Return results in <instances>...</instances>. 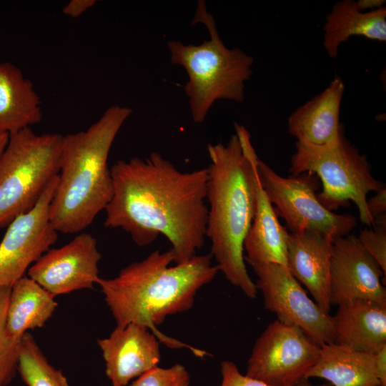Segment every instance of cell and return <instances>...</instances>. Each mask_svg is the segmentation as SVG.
I'll return each instance as SVG.
<instances>
[{
  "label": "cell",
  "mask_w": 386,
  "mask_h": 386,
  "mask_svg": "<svg viewBox=\"0 0 386 386\" xmlns=\"http://www.w3.org/2000/svg\"><path fill=\"white\" fill-rule=\"evenodd\" d=\"M110 170L106 227L124 230L141 247L164 236L176 264L197 255L206 238L207 168L182 172L152 152L144 159L119 160Z\"/></svg>",
  "instance_id": "6da1fadb"
},
{
  "label": "cell",
  "mask_w": 386,
  "mask_h": 386,
  "mask_svg": "<svg viewBox=\"0 0 386 386\" xmlns=\"http://www.w3.org/2000/svg\"><path fill=\"white\" fill-rule=\"evenodd\" d=\"M234 125L235 134L226 144L207 145L206 237L211 242L210 254L227 280L254 299L258 290L246 268L244 243L255 212L258 156L247 129Z\"/></svg>",
  "instance_id": "7a4b0ae2"
},
{
  "label": "cell",
  "mask_w": 386,
  "mask_h": 386,
  "mask_svg": "<svg viewBox=\"0 0 386 386\" xmlns=\"http://www.w3.org/2000/svg\"><path fill=\"white\" fill-rule=\"evenodd\" d=\"M212 259L210 254H197L186 262L170 266L174 262L172 249L156 250L124 267L115 277H100L96 284L117 326L140 325L168 346L187 347L202 357L204 351L165 336L157 326L168 316L192 307L198 291L219 272Z\"/></svg>",
  "instance_id": "3957f363"
},
{
  "label": "cell",
  "mask_w": 386,
  "mask_h": 386,
  "mask_svg": "<svg viewBox=\"0 0 386 386\" xmlns=\"http://www.w3.org/2000/svg\"><path fill=\"white\" fill-rule=\"evenodd\" d=\"M132 113L128 107L112 105L86 130L63 136L58 184L49 208L58 232H81L110 202L109 154Z\"/></svg>",
  "instance_id": "277c9868"
},
{
  "label": "cell",
  "mask_w": 386,
  "mask_h": 386,
  "mask_svg": "<svg viewBox=\"0 0 386 386\" xmlns=\"http://www.w3.org/2000/svg\"><path fill=\"white\" fill-rule=\"evenodd\" d=\"M203 24L210 39L199 45L172 40L167 43L170 61L188 76L184 91L194 123H202L218 100L237 103L244 99V83L252 74L253 58L239 48H227L220 39L205 2H198L192 24Z\"/></svg>",
  "instance_id": "5b68a950"
},
{
  "label": "cell",
  "mask_w": 386,
  "mask_h": 386,
  "mask_svg": "<svg viewBox=\"0 0 386 386\" xmlns=\"http://www.w3.org/2000/svg\"><path fill=\"white\" fill-rule=\"evenodd\" d=\"M62 141L31 127L9 135L0 156V228L31 209L59 175Z\"/></svg>",
  "instance_id": "8992f818"
},
{
  "label": "cell",
  "mask_w": 386,
  "mask_h": 386,
  "mask_svg": "<svg viewBox=\"0 0 386 386\" xmlns=\"http://www.w3.org/2000/svg\"><path fill=\"white\" fill-rule=\"evenodd\" d=\"M295 149L290 173L316 175L322 184V191L317 197L325 208L332 212L348 206L351 201L358 209L360 221L372 227L374 220L367 208V196L385 186L373 177L367 157L344 133L335 144L316 147L296 142Z\"/></svg>",
  "instance_id": "52a82bcc"
},
{
  "label": "cell",
  "mask_w": 386,
  "mask_h": 386,
  "mask_svg": "<svg viewBox=\"0 0 386 386\" xmlns=\"http://www.w3.org/2000/svg\"><path fill=\"white\" fill-rule=\"evenodd\" d=\"M257 167L262 187L291 233L312 231L335 239L349 234L355 227V217L336 214L320 202L316 175L302 173L283 177L259 157Z\"/></svg>",
  "instance_id": "ba28073f"
},
{
  "label": "cell",
  "mask_w": 386,
  "mask_h": 386,
  "mask_svg": "<svg viewBox=\"0 0 386 386\" xmlns=\"http://www.w3.org/2000/svg\"><path fill=\"white\" fill-rule=\"evenodd\" d=\"M320 346L300 328L276 320L257 339L246 375L270 386H295L317 360Z\"/></svg>",
  "instance_id": "9c48e42d"
},
{
  "label": "cell",
  "mask_w": 386,
  "mask_h": 386,
  "mask_svg": "<svg viewBox=\"0 0 386 386\" xmlns=\"http://www.w3.org/2000/svg\"><path fill=\"white\" fill-rule=\"evenodd\" d=\"M252 268L264 308L277 320L300 328L319 346L334 342L332 316L307 295L287 267L269 263Z\"/></svg>",
  "instance_id": "30bf717a"
},
{
  "label": "cell",
  "mask_w": 386,
  "mask_h": 386,
  "mask_svg": "<svg viewBox=\"0 0 386 386\" xmlns=\"http://www.w3.org/2000/svg\"><path fill=\"white\" fill-rule=\"evenodd\" d=\"M58 176L31 209L8 225L0 242V287H11L56 242L58 232L51 222L49 208Z\"/></svg>",
  "instance_id": "8fae6325"
},
{
  "label": "cell",
  "mask_w": 386,
  "mask_h": 386,
  "mask_svg": "<svg viewBox=\"0 0 386 386\" xmlns=\"http://www.w3.org/2000/svg\"><path fill=\"white\" fill-rule=\"evenodd\" d=\"M381 267L357 236L350 234L334 239L330 276L331 305L366 300L386 305V290Z\"/></svg>",
  "instance_id": "7c38bea8"
},
{
  "label": "cell",
  "mask_w": 386,
  "mask_h": 386,
  "mask_svg": "<svg viewBox=\"0 0 386 386\" xmlns=\"http://www.w3.org/2000/svg\"><path fill=\"white\" fill-rule=\"evenodd\" d=\"M100 259L96 239L80 232L64 246L46 252L29 268L27 276L54 297L92 289L100 278Z\"/></svg>",
  "instance_id": "4fadbf2b"
},
{
  "label": "cell",
  "mask_w": 386,
  "mask_h": 386,
  "mask_svg": "<svg viewBox=\"0 0 386 386\" xmlns=\"http://www.w3.org/2000/svg\"><path fill=\"white\" fill-rule=\"evenodd\" d=\"M97 344L105 362V373L112 386H126L161 360L159 342L149 329L136 324L116 326Z\"/></svg>",
  "instance_id": "5bb4252c"
},
{
  "label": "cell",
  "mask_w": 386,
  "mask_h": 386,
  "mask_svg": "<svg viewBox=\"0 0 386 386\" xmlns=\"http://www.w3.org/2000/svg\"><path fill=\"white\" fill-rule=\"evenodd\" d=\"M334 239L312 231L289 233L287 268L325 311L331 308L330 276Z\"/></svg>",
  "instance_id": "9a60e30c"
},
{
  "label": "cell",
  "mask_w": 386,
  "mask_h": 386,
  "mask_svg": "<svg viewBox=\"0 0 386 386\" xmlns=\"http://www.w3.org/2000/svg\"><path fill=\"white\" fill-rule=\"evenodd\" d=\"M345 83L336 76L320 94L295 110L287 128L297 142L323 147L335 144L344 133L340 122Z\"/></svg>",
  "instance_id": "2e32d148"
},
{
  "label": "cell",
  "mask_w": 386,
  "mask_h": 386,
  "mask_svg": "<svg viewBox=\"0 0 386 386\" xmlns=\"http://www.w3.org/2000/svg\"><path fill=\"white\" fill-rule=\"evenodd\" d=\"M337 307L333 343L370 353L386 345V305L355 300Z\"/></svg>",
  "instance_id": "e0dca14e"
},
{
  "label": "cell",
  "mask_w": 386,
  "mask_h": 386,
  "mask_svg": "<svg viewBox=\"0 0 386 386\" xmlns=\"http://www.w3.org/2000/svg\"><path fill=\"white\" fill-rule=\"evenodd\" d=\"M289 233L262 186L256 171V207L253 222L244 240L246 260L252 267L275 263L287 267Z\"/></svg>",
  "instance_id": "ac0fdd59"
},
{
  "label": "cell",
  "mask_w": 386,
  "mask_h": 386,
  "mask_svg": "<svg viewBox=\"0 0 386 386\" xmlns=\"http://www.w3.org/2000/svg\"><path fill=\"white\" fill-rule=\"evenodd\" d=\"M41 100L32 82L16 65L0 61V134H11L41 121Z\"/></svg>",
  "instance_id": "d6986e66"
},
{
  "label": "cell",
  "mask_w": 386,
  "mask_h": 386,
  "mask_svg": "<svg viewBox=\"0 0 386 386\" xmlns=\"http://www.w3.org/2000/svg\"><path fill=\"white\" fill-rule=\"evenodd\" d=\"M323 46L330 58L337 56L340 46L351 36L386 41V7L360 11L352 0L337 1L323 25Z\"/></svg>",
  "instance_id": "ffe728a7"
},
{
  "label": "cell",
  "mask_w": 386,
  "mask_h": 386,
  "mask_svg": "<svg viewBox=\"0 0 386 386\" xmlns=\"http://www.w3.org/2000/svg\"><path fill=\"white\" fill-rule=\"evenodd\" d=\"M305 377L327 380L331 386H377L374 354L335 343L320 346L317 360Z\"/></svg>",
  "instance_id": "44dd1931"
},
{
  "label": "cell",
  "mask_w": 386,
  "mask_h": 386,
  "mask_svg": "<svg viewBox=\"0 0 386 386\" xmlns=\"http://www.w3.org/2000/svg\"><path fill=\"white\" fill-rule=\"evenodd\" d=\"M57 306L52 294L24 276L11 288L6 317L7 335L19 340L28 330L43 327Z\"/></svg>",
  "instance_id": "7402d4cb"
},
{
  "label": "cell",
  "mask_w": 386,
  "mask_h": 386,
  "mask_svg": "<svg viewBox=\"0 0 386 386\" xmlns=\"http://www.w3.org/2000/svg\"><path fill=\"white\" fill-rule=\"evenodd\" d=\"M17 371L27 386H69L65 376L49 364L29 332L19 341Z\"/></svg>",
  "instance_id": "603a6c76"
},
{
  "label": "cell",
  "mask_w": 386,
  "mask_h": 386,
  "mask_svg": "<svg viewBox=\"0 0 386 386\" xmlns=\"http://www.w3.org/2000/svg\"><path fill=\"white\" fill-rule=\"evenodd\" d=\"M11 287H0V386H7L17 371L19 340L9 337L6 317Z\"/></svg>",
  "instance_id": "cb8c5ba5"
},
{
  "label": "cell",
  "mask_w": 386,
  "mask_h": 386,
  "mask_svg": "<svg viewBox=\"0 0 386 386\" xmlns=\"http://www.w3.org/2000/svg\"><path fill=\"white\" fill-rule=\"evenodd\" d=\"M357 238L386 275V214L375 219L370 228L360 230Z\"/></svg>",
  "instance_id": "d4e9b609"
},
{
  "label": "cell",
  "mask_w": 386,
  "mask_h": 386,
  "mask_svg": "<svg viewBox=\"0 0 386 386\" xmlns=\"http://www.w3.org/2000/svg\"><path fill=\"white\" fill-rule=\"evenodd\" d=\"M190 375L186 367L174 364L167 368L159 366L137 377L129 386H189Z\"/></svg>",
  "instance_id": "484cf974"
},
{
  "label": "cell",
  "mask_w": 386,
  "mask_h": 386,
  "mask_svg": "<svg viewBox=\"0 0 386 386\" xmlns=\"http://www.w3.org/2000/svg\"><path fill=\"white\" fill-rule=\"evenodd\" d=\"M220 367L222 375L220 386H270L247 375H242L232 361H222Z\"/></svg>",
  "instance_id": "4316f807"
},
{
  "label": "cell",
  "mask_w": 386,
  "mask_h": 386,
  "mask_svg": "<svg viewBox=\"0 0 386 386\" xmlns=\"http://www.w3.org/2000/svg\"><path fill=\"white\" fill-rule=\"evenodd\" d=\"M367 208L373 220L386 212V188L377 191L376 194L367 200Z\"/></svg>",
  "instance_id": "83f0119b"
},
{
  "label": "cell",
  "mask_w": 386,
  "mask_h": 386,
  "mask_svg": "<svg viewBox=\"0 0 386 386\" xmlns=\"http://www.w3.org/2000/svg\"><path fill=\"white\" fill-rule=\"evenodd\" d=\"M95 0H71L62 9L63 13L72 18H76L92 7Z\"/></svg>",
  "instance_id": "f1b7e54d"
},
{
  "label": "cell",
  "mask_w": 386,
  "mask_h": 386,
  "mask_svg": "<svg viewBox=\"0 0 386 386\" xmlns=\"http://www.w3.org/2000/svg\"><path fill=\"white\" fill-rule=\"evenodd\" d=\"M376 374L380 384L386 386V345L373 352Z\"/></svg>",
  "instance_id": "f546056e"
},
{
  "label": "cell",
  "mask_w": 386,
  "mask_h": 386,
  "mask_svg": "<svg viewBox=\"0 0 386 386\" xmlns=\"http://www.w3.org/2000/svg\"><path fill=\"white\" fill-rule=\"evenodd\" d=\"M383 0H359L355 1L357 8L362 11H370L384 6Z\"/></svg>",
  "instance_id": "4dcf8cb0"
},
{
  "label": "cell",
  "mask_w": 386,
  "mask_h": 386,
  "mask_svg": "<svg viewBox=\"0 0 386 386\" xmlns=\"http://www.w3.org/2000/svg\"><path fill=\"white\" fill-rule=\"evenodd\" d=\"M307 377H303L295 386H331L330 383L315 385Z\"/></svg>",
  "instance_id": "1f68e13d"
},
{
  "label": "cell",
  "mask_w": 386,
  "mask_h": 386,
  "mask_svg": "<svg viewBox=\"0 0 386 386\" xmlns=\"http://www.w3.org/2000/svg\"><path fill=\"white\" fill-rule=\"evenodd\" d=\"M8 138H9L8 134H0V156L6 145V143L8 142Z\"/></svg>",
  "instance_id": "d6a6232c"
},
{
  "label": "cell",
  "mask_w": 386,
  "mask_h": 386,
  "mask_svg": "<svg viewBox=\"0 0 386 386\" xmlns=\"http://www.w3.org/2000/svg\"><path fill=\"white\" fill-rule=\"evenodd\" d=\"M377 386H383V385H378Z\"/></svg>",
  "instance_id": "836d02e7"
}]
</instances>
